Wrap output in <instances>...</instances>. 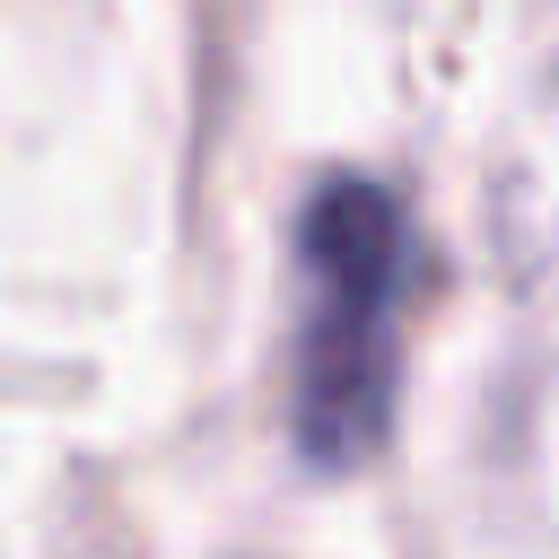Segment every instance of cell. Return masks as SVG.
I'll list each match as a JSON object with an SVG mask.
<instances>
[{"mask_svg": "<svg viewBox=\"0 0 559 559\" xmlns=\"http://www.w3.org/2000/svg\"><path fill=\"white\" fill-rule=\"evenodd\" d=\"M306 341H297V445L332 472L376 454L393 419V314L411 280V218L384 183L332 175L306 201Z\"/></svg>", "mask_w": 559, "mask_h": 559, "instance_id": "6da1fadb", "label": "cell"}]
</instances>
